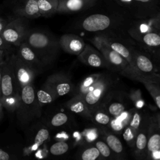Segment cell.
<instances>
[{"mask_svg": "<svg viewBox=\"0 0 160 160\" xmlns=\"http://www.w3.org/2000/svg\"><path fill=\"white\" fill-rule=\"evenodd\" d=\"M41 16H49L57 12L58 0H37Z\"/></svg>", "mask_w": 160, "mask_h": 160, "instance_id": "cell-9", "label": "cell"}, {"mask_svg": "<svg viewBox=\"0 0 160 160\" xmlns=\"http://www.w3.org/2000/svg\"><path fill=\"white\" fill-rule=\"evenodd\" d=\"M4 116V112H3V107L2 106V104L0 101V122L1 121V120L2 119Z\"/></svg>", "mask_w": 160, "mask_h": 160, "instance_id": "cell-40", "label": "cell"}, {"mask_svg": "<svg viewBox=\"0 0 160 160\" xmlns=\"http://www.w3.org/2000/svg\"><path fill=\"white\" fill-rule=\"evenodd\" d=\"M136 66L139 70L144 72H150L153 70V64L149 58L144 55H139L136 60Z\"/></svg>", "mask_w": 160, "mask_h": 160, "instance_id": "cell-13", "label": "cell"}, {"mask_svg": "<svg viewBox=\"0 0 160 160\" xmlns=\"http://www.w3.org/2000/svg\"><path fill=\"white\" fill-rule=\"evenodd\" d=\"M131 128H128L124 133V138L125 139V140L126 141H131L133 137H134V135H133V133L132 132V131H131Z\"/></svg>", "mask_w": 160, "mask_h": 160, "instance_id": "cell-36", "label": "cell"}, {"mask_svg": "<svg viewBox=\"0 0 160 160\" xmlns=\"http://www.w3.org/2000/svg\"><path fill=\"white\" fill-rule=\"evenodd\" d=\"M8 60L12 66L14 76L20 88H22L23 86L31 84L33 76L31 66L18 55L14 54L9 55Z\"/></svg>", "mask_w": 160, "mask_h": 160, "instance_id": "cell-3", "label": "cell"}, {"mask_svg": "<svg viewBox=\"0 0 160 160\" xmlns=\"http://www.w3.org/2000/svg\"><path fill=\"white\" fill-rule=\"evenodd\" d=\"M12 158V155L2 145H0V160H9Z\"/></svg>", "mask_w": 160, "mask_h": 160, "instance_id": "cell-34", "label": "cell"}, {"mask_svg": "<svg viewBox=\"0 0 160 160\" xmlns=\"http://www.w3.org/2000/svg\"><path fill=\"white\" fill-rule=\"evenodd\" d=\"M69 149L68 144L62 141L58 142L53 144L50 148V152L55 156L62 155L66 152Z\"/></svg>", "mask_w": 160, "mask_h": 160, "instance_id": "cell-16", "label": "cell"}, {"mask_svg": "<svg viewBox=\"0 0 160 160\" xmlns=\"http://www.w3.org/2000/svg\"><path fill=\"white\" fill-rule=\"evenodd\" d=\"M12 44L7 42L0 34V49L4 51L8 55H11L10 52L12 51Z\"/></svg>", "mask_w": 160, "mask_h": 160, "instance_id": "cell-31", "label": "cell"}, {"mask_svg": "<svg viewBox=\"0 0 160 160\" xmlns=\"http://www.w3.org/2000/svg\"><path fill=\"white\" fill-rule=\"evenodd\" d=\"M141 122V116L138 112H135L133 115L132 119L130 122V128L133 129H137Z\"/></svg>", "mask_w": 160, "mask_h": 160, "instance_id": "cell-33", "label": "cell"}, {"mask_svg": "<svg viewBox=\"0 0 160 160\" xmlns=\"http://www.w3.org/2000/svg\"><path fill=\"white\" fill-rule=\"evenodd\" d=\"M37 98L38 101L42 103H49L52 100L51 96L43 90H39L38 91Z\"/></svg>", "mask_w": 160, "mask_h": 160, "instance_id": "cell-28", "label": "cell"}, {"mask_svg": "<svg viewBox=\"0 0 160 160\" xmlns=\"http://www.w3.org/2000/svg\"><path fill=\"white\" fill-rule=\"evenodd\" d=\"M49 136V132L46 129H39L36 134L34 138V145L36 146H41L44 141H46Z\"/></svg>", "mask_w": 160, "mask_h": 160, "instance_id": "cell-19", "label": "cell"}, {"mask_svg": "<svg viewBox=\"0 0 160 160\" xmlns=\"http://www.w3.org/2000/svg\"><path fill=\"white\" fill-rule=\"evenodd\" d=\"M155 102L158 108H160V96L159 95H157L155 98Z\"/></svg>", "mask_w": 160, "mask_h": 160, "instance_id": "cell-41", "label": "cell"}, {"mask_svg": "<svg viewBox=\"0 0 160 160\" xmlns=\"http://www.w3.org/2000/svg\"><path fill=\"white\" fill-rule=\"evenodd\" d=\"M94 120L96 122L100 124L106 125L110 122V118L106 113L98 112L94 116Z\"/></svg>", "mask_w": 160, "mask_h": 160, "instance_id": "cell-27", "label": "cell"}, {"mask_svg": "<svg viewBox=\"0 0 160 160\" xmlns=\"http://www.w3.org/2000/svg\"><path fill=\"white\" fill-rule=\"evenodd\" d=\"M68 121V116L63 112H59L55 114L51 119V124L54 126H60L65 124Z\"/></svg>", "mask_w": 160, "mask_h": 160, "instance_id": "cell-22", "label": "cell"}, {"mask_svg": "<svg viewBox=\"0 0 160 160\" xmlns=\"http://www.w3.org/2000/svg\"><path fill=\"white\" fill-rule=\"evenodd\" d=\"M26 42L31 48L35 49H42L47 46L49 43V39L46 35L39 32H33L26 34Z\"/></svg>", "mask_w": 160, "mask_h": 160, "instance_id": "cell-8", "label": "cell"}, {"mask_svg": "<svg viewBox=\"0 0 160 160\" xmlns=\"http://www.w3.org/2000/svg\"><path fill=\"white\" fill-rule=\"evenodd\" d=\"M124 111V106L119 102H113L108 108V111L113 116H118Z\"/></svg>", "mask_w": 160, "mask_h": 160, "instance_id": "cell-21", "label": "cell"}, {"mask_svg": "<svg viewBox=\"0 0 160 160\" xmlns=\"http://www.w3.org/2000/svg\"><path fill=\"white\" fill-rule=\"evenodd\" d=\"M93 81H94V79H93V78L92 77H89V78H86V80L84 81V82L83 83V86L84 87H88L89 85H91L92 84Z\"/></svg>", "mask_w": 160, "mask_h": 160, "instance_id": "cell-39", "label": "cell"}, {"mask_svg": "<svg viewBox=\"0 0 160 160\" xmlns=\"http://www.w3.org/2000/svg\"><path fill=\"white\" fill-rule=\"evenodd\" d=\"M96 0H58L57 12H74L92 7Z\"/></svg>", "mask_w": 160, "mask_h": 160, "instance_id": "cell-6", "label": "cell"}, {"mask_svg": "<svg viewBox=\"0 0 160 160\" xmlns=\"http://www.w3.org/2000/svg\"><path fill=\"white\" fill-rule=\"evenodd\" d=\"M111 49L116 52H117L119 54H120L122 57L124 58H129L130 56V53L129 50L122 44L119 42H113L110 45Z\"/></svg>", "mask_w": 160, "mask_h": 160, "instance_id": "cell-20", "label": "cell"}, {"mask_svg": "<svg viewBox=\"0 0 160 160\" xmlns=\"http://www.w3.org/2000/svg\"><path fill=\"white\" fill-rule=\"evenodd\" d=\"M108 57L109 61L113 64H115V65H118V66L121 65L123 62L122 57L120 54H119L117 52H116L112 49L108 51Z\"/></svg>", "mask_w": 160, "mask_h": 160, "instance_id": "cell-23", "label": "cell"}, {"mask_svg": "<svg viewBox=\"0 0 160 160\" xmlns=\"http://www.w3.org/2000/svg\"><path fill=\"white\" fill-rule=\"evenodd\" d=\"M8 22H7V21L6 19H4V18L0 17V34H1L3 29L4 28L5 26L6 25V24Z\"/></svg>", "mask_w": 160, "mask_h": 160, "instance_id": "cell-38", "label": "cell"}, {"mask_svg": "<svg viewBox=\"0 0 160 160\" xmlns=\"http://www.w3.org/2000/svg\"><path fill=\"white\" fill-rule=\"evenodd\" d=\"M18 56L31 66L36 61V56L32 48L26 42H21L19 45Z\"/></svg>", "mask_w": 160, "mask_h": 160, "instance_id": "cell-10", "label": "cell"}, {"mask_svg": "<svg viewBox=\"0 0 160 160\" xmlns=\"http://www.w3.org/2000/svg\"><path fill=\"white\" fill-rule=\"evenodd\" d=\"M0 66L2 71L0 101L4 108L9 111H14L19 105L21 88L8 59Z\"/></svg>", "mask_w": 160, "mask_h": 160, "instance_id": "cell-1", "label": "cell"}, {"mask_svg": "<svg viewBox=\"0 0 160 160\" xmlns=\"http://www.w3.org/2000/svg\"><path fill=\"white\" fill-rule=\"evenodd\" d=\"M144 42L149 46H158L160 44V36L155 32H148L143 36Z\"/></svg>", "mask_w": 160, "mask_h": 160, "instance_id": "cell-17", "label": "cell"}, {"mask_svg": "<svg viewBox=\"0 0 160 160\" xmlns=\"http://www.w3.org/2000/svg\"><path fill=\"white\" fill-rule=\"evenodd\" d=\"M26 34L24 26L21 19L19 18L8 22L1 34L7 42L14 46H19Z\"/></svg>", "mask_w": 160, "mask_h": 160, "instance_id": "cell-4", "label": "cell"}, {"mask_svg": "<svg viewBox=\"0 0 160 160\" xmlns=\"http://www.w3.org/2000/svg\"><path fill=\"white\" fill-rule=\"evenodd\" d=\"M96 148L99 151V153L101 154L102 156L104 157H108L109 156L111 152H110V149L109 147L107 144L102 141H98L96 144Z\"/></svg>", "mask_w": 160, "mask_h": 160, "instance_id": "cell-26", "label": "cell"}, {"mask_svg": "<svg viewBox=\"0 0 160 160\" xmlns=\"http://www.w3.org/2000/svg\"><path fill=\"white\" fill-rule=\"evenodd\" d=\"M106 142L108 146L115 152L120 153L122 151V143L116 136L109 134L106 137Z\"/></svg>", "mask_w": 160, "mask_h": 160, "instance_id": "cell-15", "label": "cell"}, {"mask_svg": "<svg viewBox=\"0 0 160 160\" xmlns=\"http://www.w3.org/2000/svg\"><path fill=\"white\" fill-rule=\"evenodd\" d=\"M35 101L34 89L31 84H27L21 89L20 102L27 104H34Z\"/></svg>", "mask_w": 160, "mask_h": 160, "instance_id": "cell-11", "label": "cell"}, {"mask_svg": "<svg viewBox=\"0 0 160 160\" xmlns=\"http://www.w3.org/2000/svg\"><path fill=\"white\" fill-rule=\"evenodd\" d=\"M87 61L88 64L93 67H99L101 65V59L96 54H90Z\"/></svg>", "mask_w": 160, "mask_h": 160, "instance_id": "cell-29", "label": "cell"}, {"mask_svg": "<svg viewBox=\"0 0 160 160\" xmlns=\"http://www.w3.org/2000/svg\"><path fill=\"white\" fill-rule=\"evenodd\" d=\"M1 77H2V71L0 66V97H1Z\"/></svg>", "mask_w": 160, "mask_h": 160, "instance_id": "cell-42", "label": "cell"}, {"mask_svg": "<svg viewBox=\"0 0 160 160\" xmlns=\"http://www.w3.org/2000/svg\"><path fill=\"white\" fill-rule=\"evenodd\" d=\"M118 5L136 16H146L154 14L159 0H114Z\"/></svg>", "mask_w": 160, "mask_h": 160, "instance_id": "cell-2", "label": "cell"}, {"mask_svg": "<svg viewBox=\"0 0 160 160\" xmlns=\"http://www.w3.org/2000/svg\"><path fill=\"white\" fill-rule=\"evenodd\" d=\"M148 151L153 154H156L158 158H159L160 149V136L158 134H154L152 135L147 142Z\"/></svg>", "mask_w": 160, "mask_h": 160, "instance_id": "cell-14", "label": "cell"}, {"mask_svg": "<svg viewBox=\"0 0 160 160\" xmlns=\"http://www.w3.org/2000/svg\"><path fill=\"white\" fill-rule=\"evenodd\" d=\"M70 110L76 113H80L84 110V104L81 101L74 102L70 106Z\"/></svg>", "mask_w": 160, "mask_h": 160, "instance_id": "cell-32", "label": "cell"}, {"mask_svg": "<svg viewBox=\"0 0 160 160\" xmlns=\"http://www.w3.org/2000/svg\"><path fill=\"white\" fill-rule=\"evenodd\" d=\"M102 92V88L99 86H96L92 89H89L85 96V101L89 105L95 104L100 99Z\"/></svg>", "mask_w": 160, "mask_h": 160, "instance_id": "cell-12", "label": "cell"}, {"mask_svg": "<svg viewBox=\"0 0 160 160\" xmlns=\"http://www.w3.org/2000/svg\"><path fill=\"white\" fill-rule=\"evenodd\" d=\"M110 125H111V127L112 128V129L116 131H121L123 128V126H122L121 122L117 119L112 120L110 122Z\"/></svg>", "mask_w": 160, "mask_h": 160, "instance_id": "cell-35", "label": "cell"}, {"mask_svg": "<svg viewBox=\"0 0 160 160\" xmlns=\"http://www.w3.org/2000/svg\"><path fill=\"white\" fill-rule=\"evenodd\" d=\"M9 56V55H8L4 51L0 49V64L6 61Z\"/></svg>", "mask_w": 160, "mask_h": 160, "instance_id": "cell-37", "label": "cell"}, {"mask_svg": "<svg viewBox=\"0 0 160 160\" xmlns=\"http://www.w3.org/2000/svg\"><path fill=\"white\" fill-rule=\"evenodd\" d=\"M83 47L82 42L78 38H72L69 42V48L73 52L81 51Z\"/></svg>", "mask_w": 160, "mask_h": 160, "instance_id": "cell-25", "label": "cell"}, {"mask_svg": "<svg viewBox=\"0 0 160 160\" xmlns=\"http://www.w3.org/2000/svg\"><path fill=\"white\" fill-rule=\"evenodd\" d=\"M100 155L99 151L96 147H92L86 149L81 156L82 160H95Z\"/></svg>", "mask_w": 160, "mask_h": 160, "instance_id": "cell-18", "label": "cell"}, {"mask_svg": "<svg viewBox=\"0 0 160 160\" xmlns=\"http://www.w3.org/2000/svg\"><path fill=\"white\" fill-rule=\"evenodd\" d=\"M147 142L148 139L146 134L142 132H139L138 134L136 140V146L137 149L140 151L144 149L147 146Z\"/></svg>", "mask_w": 160, "mask_h": 160, "instance_id": "cell-24", "label": "cell"}, {"mask_svg": "<svg viewBox=\"0 0 160 160\" xmlns=\"http://www.w3.org/2000/svg\"><path fill=\"white\" fill-rule=\"evenodd\" d=\"M16 13L29 18H36L41 16L37 0H26L23 5L17 9Z\"/></svg>", "mask_w": 160, "mask_h": 160, "instance_id": "cell-7", "label": "cell"}, {"mask_svg": "<svg viewBox=\"0 0 160 160\" xmlns=\"http://www.w3.org/2000/svg\"><path fill=\"white\" fill-rule=\"evenodd\" d=\"M71 89L70 85L66 82L58 84L56 86V91L59 96H64L68 93Z\"/></svg>", "mask_w": 160, "mask_h": 160, "instance_id": "cell-30", "label": "cell"}, {"mask_svg": "<svg viewBox=\"0 0 160 160\" xmlns=\"http://www.w3.org/2000/svg\"><path fill=\"white\" fill-rule=\"evenodd\" d=\"M111 24L110 18L102 14H94L82 21V28L87 31L96 32L107 29Z\"/></svg>", "mask_w": 160, "mask_h": 160, "instance_id": "cell-5", "label": "cell"}]
</instances>
